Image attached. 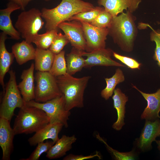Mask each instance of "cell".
Segmentation results:
<instances>
[{"label": "cell", "instance_id": "cell-11", "mask_svg": "<svg viewBox=\"0 0 160 160\" xmlns=\"http://www.w3.org/2000/svg\"><path fill=\"white\" fill-rule=\"evenodd\" d=\"M113 51L110 48H104L91 52H82L85 59L84 68H91L96 66L125 67V66L113 60Z\"/></svg>", "mask_w": 160, "mask_h": 160}, {"label": "cell", "instance_id": "cell-27", "mask_svg": "<svg viewBox=\"0 0 160 160\" xmlns=\"http://www.w3.org/2000/svg\"><path fill=\"white\" fill-rule=\"evenodd\" d=\"M58 34L57 30L46 31L42 34H38L33 41L37 48L43 49H49L54 38Z\"/></svg>", "mask_w": 160, "mask_h": 160}, {"label": "cell", "instance_id": "cell-20", "mask_svg": "<svg viewBox=\"0 0 160 160\" xmlns=\"http://www.w3.org/2000/svg\"><path fill=\"white\" fill-rule=\"evenodd\" d=\"M7 35L3 32L0 34V83L4 92L5 86L4 79L6 73L9 71L10 67L13 62L15 56L12 52L7 50L5 41Z\"/></svg>", "mask_w": 160, "mask_h": 160}, {"label": "cell", "instance_id": "cell-21", "mask_svg": "<svg viewBox=\"0 0 160 160\" xmlns=\"http://www.w3.org/2000/svg\"><path fill=\"white\" fill-rule=\"evenodd\" d=\"M76 139L74 135L71 136L62 135L47 152L46 157L49 159H53L64 156L71 150L72 144Z\"/></svg>", "mask_w": 160, "mask_h": 160}, {"label": "cell", "instance_id": "cell-8", "mask_svg": "<svg viewBox=\"0 0 160 160\" xmlns=\"http://www.w3.org/2000/svg\"><path fill=\"white\" fill-rule=\"evenodd\" d=\"M36 101L43 103L63 95L56 78L49 72L37 71L36 75Z\"/></svg>", "mask_w": 160, "mask_h": 160}, {"label": "cell", "instance_id": "cell-28", "mask_svg": "<svg viewBox=\"0 0 160 160\" xmlns=\"http://www.w3.org/2000/svg\"><path fill=\"white\" fill-rule=\"evenodd\" d=\"M100 7H95L93 9L79 13L73 16L69 21L76 20L91 23L103 9Z\"/></svg>", "mask_w": 160, "mask_h": 160}, {"label": "cell", "instance_id": "cell-34", "mask_svg": "<svg viewBox=\"0 0 160 160\" xmlns=\"http://www.w3.org/2000/svg\"><path fill=\"white\" fill-rule=\"evenodd\" d=\"M113 55L115 58L125 65L128 68L132 69H140L141 64L135 59L119 55L114 52Z\"/></svg>", "mask_w": 160, "mask_h": 160}, {"label": "cell", "instance_id": "cell-2", "mask_svg": "<svg viewBox=\"0 0 160 160\" xmlns=\"http://www.w3.org/2000/svg\"><path fill=\"white\" fill-rule=\"evenodd\" d=\"M95 7L91 3L81 0H62L56 7L43 8L41 16L45 20L46 31L57 30L60 23L69 21L70 18L79 13L90 10Z\"/></svg>", "mask_w": 160, "mask_h": 160}, {"label": "cell", "instance_id": "cell-25", "mask_svg": "<svg viewBox=\"0 0 160 160\" xmlns=\"http://www.w3.org/2000/svg\"><path fill=\"white\" fill-rule=\"evenodd\" d=\"M105 79L106 85L101 91L100 94L102 97L107 100L112 96L116 85L124 81L125 78L122 71L120 68H117L111 77L105 78Z\"/></svg>", "mask_w": 160, "mask_h": 160}, {"label": "cell", "instance_id": "cell-7", "mask_svg": "<svg viewBox=\"0 0 160 160\" xmlns=\"http://www.w3.org/2000/svg\"><path fill=\"white\" fill-rule=\"evenodd\" d=\"M25 104L43 110L49 117L50 123H60L65 127H68V121L71 112L66 109L63 95L45 102L40 103L33 100L25 102Z\"/></svg>", "mask_w": 160, "mask_h": 160}, {"label": "cell", "instance_id": "cell-24", "mask_svg": "<svg viewBox=\"0 0 160 160\" xmlns=\"http://www.w3.org/2000/svg\"><path fill=\"white\" fill-rule=\"evenodd\" d=\"M83 51L73 47L71 52L67 55L65 59L68 73L73 75L84 68L85 59L83 57Z\"/></svg>", "mask_w": 160, "mask_h": 160}, {"label": "cell", "instance_id": "cell-33", "mask_svg": "<svg viewBox=\"0 0 160 160\" xmlns=\"http://www.w3.org/2000/svg\"><path fill=\"white\" fill-rule=\"evenodd\" d=\"M147 25L152 30L150 34V40L152 41H154L156 44L153 58L157 62L158 65L160 67V31L154 30L149 25Z\"/></svg>", "mask_w": 160, "mask_h": 160}, {"label": "cell", "instance_id": "cell-35", "mask_svg": "<svg viewBox=\"0 0 160 160\" xmlns=\"http://www.w3.org/2000/svg\"><path fill=\"white\" fill-rule=\"evenodd\" d=\"M98 157L100 159V156L97 153L94 155H90L87 156H84L83 155H75L70 154L63 159V160H83L93 158L95 157Z\"/></svg>", "mask_w": 160, "mask_h": 160}, {"label": "cell", "instance_id": "cell-18", "mask_svg": "<svg viewBox=\"0 0 160 160\" xmlns=\"http://www.w3.org/2000/svg\"><path fill=\"white\" fill-rule=\"evenodd\" d=\"M34 69V64L32 63L28 68L23 70L20 77L22 81L18 85L22 97L25 102L35 99Z\"/></svg>", "mask_w": 160, "mask_h": 160}, {"label": "cell", "instance_id": "cell-13", "mask_svg": "<svg viewBox=\"0 0 160 160\" xmlns=\"http://www.w3.org/2000/svg\"><path fill=\"white\" fill-rule=\"evenodd\" d=\"M10 121L0 118V145L2 150V160H9L13 150V140L16 135Z\"/></svg>", "mask_w": 160, "mask_h": 160}, {"label": "cell", "instance_id": "cell-36", "mask_svg": "<svg viewBox=\"0 0 160 160\" xmlns=\"http://www.w3.org/2000/svg\"><path fill=\"white\" fill-rule=\"evenodd\" d=\"M18 5L21 8V9L24 11L28 3L31 0H9ZM46 1L51 0H44Z\"/></svg>", "mask_w": 160, "mask_h": 160}, {"label": "cell", "instance_id": "cell-3", "mask_svg": "<svg viewBox=\"0 0 160 160\" xmlns=\"http://www.w3.org/2000/svg\"><path fill=\"white\" fill-rule=\"evenodd\" d=\"M90 77L86 76L77 78L67 73L56 77L59 88L64 96L67 110L83 107L84 91Z\"/></svg>", "mask_w": 160, "mask_h": 160}, {"label": "cell", "instance_id": "cell-6", "mask_svg": "<svg viewBox=\"0 0 160 160\" xmlns=\"http://www.w3.org/2000/svg\"><path fill=\"white\" fill-rule=\"evenodd\" d=\"M42 18L41 12L38 9L24 10L18 15L15 26L21 37L31 43L44 24Z\"/></svg>", "mask_w": 160, "mask_h": 160}, {"label": "cell", "instance_id": "cell-30", "mask_svg": "<svg viewBox=\"0 0 160 160\" xmlns=\"http://www.w3.org/2000/svg\"><path fill=\"white\" fill-rule=\"evenodd\" d=\"M113 17L104 7L95 19L90 24L99 28H108L111 23Z\"/></svg>", "mask_w": 160, "mask_h": 160}, {"label": "cell", "instance_id": "cell-19", "mask_svg": "<svg viewBox=\"0 0 160 160\" xmlns=\"http://www.w3.org/2000/svg\"><path fill=\"white\" fill-rule=\"evenodd\" d=\"M114 108L116 109L117 114L116 121L113 124L112 128L117 131H119L125 123L124 118L126 113L125 105L128 100V97L119 88L115 89L112 97Z\"/></svg>", "mask_w": 160, "mask_h": 160}, {"label": "cell", "instance_id": "cell-29", "mask_svg": "<svg viewBox=\"0 0 160 160\" xmlns=\"http://www.w3.org/2000/svg\"><path fill=\"white\" fill-rule=\"evenodd\" d=\"M97 138L103 142L106 146L109 151L113 155L115 159L118 160H132L136 159L137 156L133 151L126 152H120L110 147L100 137L99 134L96 135Z\"/></svg>", "mask_w": 160, "mask_h": 160}, {"label": "cell", "instance_id": "cell-16", "mask_svg": "<svg viewBox=\"0 0 160 160\" xmlns=\"http://www.w3.org/2000/svg\"><path fill=\"white\" fill-rule=\"evenodd\" d=\"M21 9L17 4L10 1L7 7L0 10V29L2 32L10 36L14 39L18 40L20 38L19 32L13 26L10 15L13 11Z\"/></svg>", "mask_w": 160, "mask_h": 160}, {"label": "cell", "instance_id": "cell-15", "mask_svg": "<svg viewBox=\"0 0 160 160\" xmlns=\"http://www.w3.org/2000/svg\"><path fill=\"white\" fill-rule=\"evenodd\" d=\"M141 1L142 0H98V3L114 17L123 12L124 10L132 13L137 9Z\"/></svg>", "mask_w": 160, "mask_h": 160}, {"label": "cell", "instance_id": "cell-10", "mask_svg": "<svg viewBox=\"0 0 160 160\" xmlns=\"http://www.w3.org/2000/svg\"><path fill=\"white\" fill-rule=\"evenodd\" d=\"M58 27L64 32L73 47L80 50L86 51V41L81 22L76 20L64 22L60 24Z\"/></svg>", "mask_w": 160, "mask_h": 160}, {"label": "cell", "instance_id": "cell-23", "mask_svg": "<svg viewBox=\"0 0 160 160\" xmlns=\"http://www.w3.org/2000/svg\"><path fill=\"white\" fill-rule=\"evenodd\" d=\"M55 54L49 49L37 48L34 60L35 69L37 71L49 72L52 66Z\"/></svg>", "mask_w": 160, "mask_h": 160}, {"label": "cell", "instance_id": "cell-37", "mask_svg": "<svg viewBox=\"0 0 160 160\" xmlns=\"http://www.w3.org/2000/svg\"><path fill=\"white\" fill-rule=\"evenodd\" d=\"M155 141L157 145V148L160 153V140H156Z\"/></svg>", "mask_w": 160, "mask_h": 160}, {"label": "cell", "instance_id": "cell-31", "mask_svg": "<svg viewBox=\"0 0 160 160\" xmlns=\"http://www.w3.org/2000/svg\"><path fill=\"white\" fill-rule=\"evenodd\" d=\"M55 144L52 141H47L45 142L40 143L37 144L36 148L28 157L20 160H38L43 153H47Z\"/></svg>", "mask_w": 160, "mask_h": 160}, {"label": "cell", "instance_id": "cell-1", "mask_svg": "<svg viewBox=\"0 0 160 160\" xmlns=\"http://www.w3.org/2000/svg\"><path fill=\"white\" fill-rule=\"evenodd\" d=\"M136 19L132 13L127 11L113 17L108 28V35L124 52H129L133 50L138 32L135 22Z\"/></svg>", "mask_w": 160, "mask_h": 160}, {"label": "cell", "instance_id": "cell-9", "mask_svg": "<svg viewBox=\"0 0 160 160\" xmlns=\"http://www.w3.org/2000/svg\"><path fill=\"white\" fill-rule=\"evenodd\" d=\"M81 22L86 41V52L105 48V40L108 33V28H99L87 23Z\"/></svg>", "mask_w": 160, "mask_h": 160}, {"label": "cell", "instance_id": "cell-5", "mask_svg": "<svg viewBox=\"0 0 160 160\" xmlns=\"http://www.w3.org/2000/svg\"><path fill=\"white\" fill-rule=\"evenodd\" d=\"M9 79L5 87L0 107V117L10 121L16 108H20L25 104L18 88L15 73L9 71Z\"/></svg>", "mask_w": 160, "mask_h": 160}, {"label": "cell", "instance_id": "cell-14", "mask_svg": "<svg viewBox=\"0 0 160 160\" xmlns=\"http://www.w3.org/2000/svg\"><path fill=\"white\" fill-rule=\"evenodd\" d=\"M132 87L137 90L147 102V105L141 116L142 119L154 121L160 119V88L156 92L152 93L144 92L135 86Z\"/></svg>", "mask_w": 160, "mask_h": 160}, {"label": "cell", "instance_id": "cell-22", "mask_svg": "<svg viewBox=\"0 0 160 160\" xmlns=\"http://www.w3.org/2000/svg\"><path fill=\"white\" fill-rule=\"evenodd\" d=\"M12 49L17 63L20 65L34 59L36 49L31 43L25 40L15 44Z\"/></svg>", "mask_w": 160, "mask_h": 160}, {"label": "cell", "instance_id": "cell-26", "mask_svg": "<svg viewBox=\"0 0 160 160\" xmlns=\"http://www.w3.org/2000/svg\"><path fill=\"white\" fill-rule=\"evenodd\" d=\"M65 55V52L63 50L58 54L55 55L53 63L49 72L55 77L64 75L67 73Z\"/></svg>", "mask_w": 160, "mask_h": 160}, {"label": "cell", "instance_id": "cell-17", "mask_svg": "<svg viewBox=\"0 0 160 160\" xmlns=\"http://www.w3.org/2000/svg\"><path fill=\"white\" fill-rule=\"evenodd\" d=\"M63 124L60 123H49L28 140L30 145L35 146L38 143L51 139L55 143L59 139L58 134L61 130Z\"/></svg>", "mask_w": 160, "mask_h": 160}, {"label": "cell", "instance_id": "cell-32", "mask_svg": "<svg viewBox=\"0 0 160 160\" xmlns=\"http://www.w3.org/2000/svg\"><path fill=\"white\" fill-rule=\"evenodd\" d=\"M69 42L66 36L59 33L54 38L49 49L55 55L58 54L62 51L64 47Z\"/></svg>", "mask_w": 160, "mask_h": 160}, {"label": "cell", "instance_id": "cell-4", "mask_svg": "<svg viewBox=\"0 0 160 160\" xmlns=\"http://www.w3.org/2000/svg\"><path fill=\"white\" fill-rule=\"evenodd\" d=\"M20 108L13 128L15 135L36 132L49 123L46 113L39 108L25 104Z\"/></svg>", "mask_w": 160, "mask_h": 160}, {"label": "cell", "instance_id": "cell-12", "mask_svg": "<svg viewBox=\"0 0 160 160\" xmlns=\"http://www.w3.org/2000/svg\"><path fill=\"white\" fill-rule=\"evenodd\" d=\"M145 120L140 136L136 140L137 148L144 152L151 149L152 143L160 136V119L154 121Z\"/></svg>", "mask_w": 160, "mask_h": 160}]
</instances>
